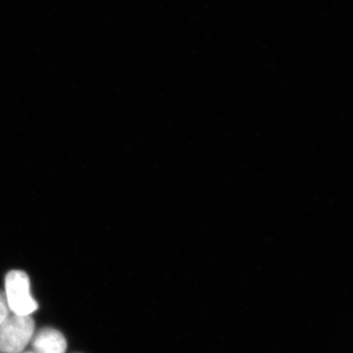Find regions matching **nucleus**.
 <instances>
[{
  "instance_id": "4",
  "label": "nucleus",
  "mask_w": 353,
  "mask_h": 353,
  "mask_svg": "<svg viewBox=\"0 0 353 353\" xmlns=\"http://www.w3.org/2000/svg\"><path fill=\"white\" fill-rule=\"evenodd\" d=\"M10 309L7 304L6 294L0 290V327L8 319Z\"/></svg>"
},
{
  "instance_id": "1",
  "label": "nucleus",
  "mask_w": 353,
  "mask_h": 353,
  "mask_svg": "<svg viewBox=\"0 0 353 353\" xmlns=\"http://www.w3.org/2000/svg\"><path fill=\"white\" fill-rule=\"evenodd\" d=\"M6 296L14 315H31L38 310L39 304L31 294L29 276L24 271L12 270L7 273Z\"/></svg>"
},
{
  "instance_id": "5",
  "label": "nucleus",
  "mask_w": 353,
  "mask_h": 353,
  "mask_svg": "<svg viewBox=\"0 0 353 353\" xmlns=\"http://www.w3.org/2000/svg\"><path fill=\"white\" fill-rule=\"evenodd\" d=\"M24 353H34V352H24Z\"/></svg>"
},
{
  "instance_id": "3",
  "label": "nucleus",
  "mask_w": 353,
  "mask_h": 353,
  "mask_svg": "<svg viewBox=\"0 0 353 353\" xmlns=\"http://www.w3.org/2000/svg\"><path fill=\"white\" fill-rule=\"evenodd\" d=\"M32 347L34 353H65L67 341L58 330L43 328L32 339Z\"/></svg>"
},
{
  "instance_id": "2",
  "label": "nucleus",
  "mask_w": 353,
  "mask_h": 353,
  "mask_svg": "<svg viewBox=\"0 0 353 353\" xmlns=\"http://www.w3.org/2000/svg\"><path fill=\"white\" fill-rule=\"evenodd\" d=\"M34 319L31 315L9 316L0 327V353H21L34 336Z\"/></svg>"
}]
</instances>
